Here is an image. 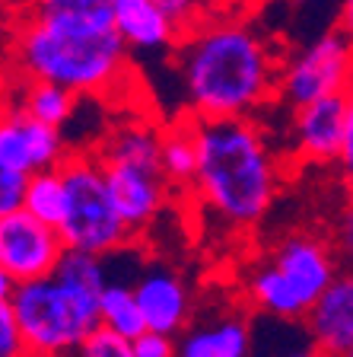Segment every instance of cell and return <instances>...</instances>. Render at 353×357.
Returning <instances> with one entry per match:
<instances>
[{
    "label": "cell",
    "instance_id": "7c38bea8",
    "mask_svg": "<svg viewBox=\"0 0 353 357\" xmlns=\"http://www.w3.org/2000/svg\"><path fill=\"white\" fill-rule=\"evenodd\" d=\"M134 290H137L140 310L147 328L166 335H182L191 326L194 303H191V287L169 265H147L143 271H137L134 278Z\"/></svg>",
    "mask_w": 353,
    "mask_h": 357
},
{
    "label": "cell",
    "instance_id": "cb8c5ba5",
    "mask_svg": "<svg viewBox=\"0 0 353 357\" xmlns=\"http://www.w3.org/2000/svg\"><path fill=\"white\" fill-rule=\"evenodd\" d=\"M26 185H29V172H19V169H10V166H0V214L22 211Z\"/></svg>",
    "mask_w": 353,
    "mask_h": 357
},
{
    "label": "cell",
    "instance_id": "3957f363",
    "mask_svg": "<svg viewBox=\"0 0 353 357\" xmlns=\"http://www.w3.org/2000/svg\"><path fill=\"white\" fill-rule=\"evenodd\" d=\"M194 198L229 230H255L280 192V160L265 128L255 119H194Z\"/></svg>",
    "mask_w": 353,
    "mask_h": 357
},
{
    "label": "cell",
    "instance_id": "52a82bcc",
    "mask_svg": "<svg viewBox=\"0 0 353 357\" xmlns=\"http://www.w3.org/2000/svg\"><path fill=\"white\" fill-rule=\"evenodd\" d=\"M67 182V214L61 220V236L67 249L111 255L131 243V227L115 204L109 176L96 150H74L61 163Z\"/></svg>",
    "mask_w": 353,
    "mask_h": 357
},
{
    "label": "cell",
    "instance_id": "9a60e30c",
    "mask_svg": "<svg viewBox=\"0 0 353 357\" xmlns=\"http://www.w3.org/2000/svg\"><path fill=\"white\" fill-rule=\"evenodd\" d=\"M255 328L245 312H217L178 335V357H251Z\"/></svg>",
    "mask_w": 353,
    "mask_h": 357
},
{
    "label": "cell",
    "instance_id": "e0dca14e",
    "mask_svg": "<svg viewBox=\"0 0 353 357\" xmlns=\"http://www.w3.org/2000/svg\"><path fill=\"white\" fill-rule=\"evenodd\" d=\"M162 172L175 188H191L198 176V131L194 115L185 112L178 121L162 128Z\"/></svg>",
    "mask_w": 353,
    "mask_h": 357
},
{
    "label": "cell",
    "instance_id": "8992f818",
    "mask_svg": "<svg viewBox=\"0 0 353 357\" xmlns=\"http://www.w3.org/2000/svg\"><path fill=\"white\" fill-rule=\"evenodd\" d=\"M7 300L19 319L29 357H74L77 348L102 326L99 297L67 287L54 275L16 284Z\"/></svg>",
    "mask_w": 353,
    "mask_h": 357
},
{
    "label": "cell",
    "instance_id": "4316f807",
    "mask_svg": "<svg viewBox=\"0 0 353 357\" xmlns=\"http://www.w3.org/2000/svg\"><path fill=\"white\" fill-rule=\"evenodd\" d=\"M344 105H347V125H344V147H340L338 166H340L344 176H350L353 172V83H350V89L344 93Z\"/></svg>",
    "mask_w": 353,
    "mask_h": 357
},
{
    "label": "cell",
    "instance_id": "44dd1931",
    "mask_svg": "<svg viewBox=\"0 0 353 357\" xmlns=\"http://www.w3.org/2000/svg\"><path fill=\"white\" fill-rule=\"evenodd\" d=\"M166 13L178 22V29L191 32L198 26L210 20H220V16H229V13H239V7H245L249 0H159Z\"/></svg>",
    "mask_w": 353,
    "mask_h": 357
},
{
    "label": "cell",
    "instance_id": "f1b7e54d",
    "mask_svg": "<svg viewBox=\"0 0 353 357\" xmlns=\"http://www.w3.org/2000/svg\"><path fill=\"white\" fill-rule=\"evenodd\" d=\"M338 26L353 42V0H338Z\"/></svg>",
    "mask_w": 353,
    "mask_h": 357
},
{
    "label": "cell",
    "instance_id": "1f68e13d",
    "mask_svg": "<svg viewBox=\"0 0 353 357\" xmlns=\"http://www.w3.org/2000/svg\"><path fill=\"white\" fill-rule=\"evenodd\" d=\"M42 0H10V10H22V7H36Z\"/></svg>",
    "mask_w": 353,
    "mask_h": 357
},
{
    "label": "cell",
    "instance_id": "f546056e",
    "mask_svg": "<svg viewBox=\"0 0 353 357\" xmlns=\"http://www.w3.org/2000/svg\"><path fill=\"white\" fill-rule=\"evenodd\" d=\"M274 357H328V354H322V351H318L315 344L309 342V348H290V351H283V354H274Z\"/></svg>",
    "mask_w": 353,
    "mask_h": 357
},
{
    "label": "cell",
    "instance_id": "5bb4252c",
    "mask_svg": "<svg viewBox=\"0 0 353 357\" xmlns=\"http://www.w3.org/2000/svg\"><path fill=\"white\" fill-rule=\"evenodd\" d=\"M111 22L131 52H175L182 42L178 22L159 0H111Z\"/></svg>",
    "mask_w": 353,
    "mask_h": 357
},
{
    "label": "cell",
    "instance_id": "6da1fadb",
    "mask_svg": "<svg viewBox=\"0 0 353 357\" xmlns=\"http://www.w3.org/2000/svg\"><path fill=\"white\" fill-rule=\"evenodd\" d=\"M277 48L242 13L210 20L175 45L185 105L194 119H251L277 102Z\"/></svg>",
    "mask_w": 353,
    "mask_h": 357
},
{
    "label": "cell",
    "instance_id": "9c48e42d",
    "mask_svg": "<svg viewBox=\"0 0 353 357\" xmlns=\"http://www.w3.org/2000/svg\"><path fill=\"white\" fill-rule=\"evenodd\" d=\"M64 252L67 243L58 227L32 217L29 211L0 214V275L13 284L52 278Z\"/></svg>",
    "mask_w": 353,
    "mask_h": 357
},
{
    "label": "cell",
    "instance_id": "d6986e66",
    "mask_svg": "<svg viewBox=\"0 0 353 357\" xmlns=\"http://www.w3.org/2000/svg\"><path fill=\"white\" fill-rule=\"evenodd\" d=\"M22 211H29L32 217L52 223V227H61L67 214V182L61 166L32 172L29 185H26V198H22Z\"/></svg>",
    "mask_w": 353,
    "mask_h": 357
},
{
    "label": "cell",
    "instance_id": "836d02e7",
    "mask_svg": "<svg viewBox=\"0 0 353 357\" xmlns=\"http://www.w3.org/2000/svg\"><path fill=\"white\" fill-rule=\"evenodd\" d=\"M249 3H258V0H249Z\"/></svg>",
    "mask_w": 353,
    "mask_h": 357
},
{
    "label": "cell",
    "instance_id": "d4e9b609",
    "mask_svg": "<svg viewBox=\"0 0 353 357\" xmlns=\"http://www.w3.org/2000/svg\"><path fill=\"white\" fill-rule=\"evenodd\" d=\"M134 354L137 357H178V338L166 332L147 328L143 335L134 338Z\"/></svg>",
    "mask_w": 353,
    "mask_h": 357
},
{
    "label": "cell",
    "instance_id": "277c9868",
    "mask_svg": "<svg viewBox=\"0 0 353 357\" xmlns=\"http://www.w3.org/2000/svg\"><path fill=\"white\" fill-rule=\"evenodd\" d=\"M340 275L338 243L322 233L296 230L255 259L242 275V294L267 319L299 322Z\"/></svg>",
    "mask_w": 353,
    "mask_h": 357
},
{
    "label": "cell",
    "instance_id": "4fadbf2b",
    "mask_svg": "<svg viewBox=\"0 0 353 357\" xmlns=\"http://www.w3.org/2000/svg\"><path fill=\"white\" fill-rule=\"evenodd\" d=\"M309 342L322 354L340 357L353 344V268L340 271L306 316Z\"/></svg>",
    "mask_w": 353,
    "mask_h": 357
},
{
    "label": "cell",
    "instance_id": "ac0fdd59",
    "mask_svg": "<svg viewBox=\"0 0 353 357\" xmlns=\"http://www.w3.org/2000/svg\"><path fill=\"white\" fill-rule=\"evenodd\" d=\"M99 319H102V328H109L115 335H125L131 342L137 335L147 332V319H143V310H140L134 281L109 278L102 297H99Z\"/></svg>",
    "mask_w": 353,
    "mask_h": 357
},
{
    "label": "cell",
    "instance_id": "2e32d148",
    "mask_svg": "<svg viewBox=\"0 0 353 357\" xmlns=\"http://www.w3.org/2000/svg\"><path fill=\"white\" fill-rule=\"evenodd\" d=\"M10 93H13V99L7 102V109H19L54 128H64L70 121V115L77 112V102H80V93L61 86V83L32 80V77H16V74L10 80Z\"/></svg>",
    "mask_w": 353,
    "mask_h": 357
},
{
    "label": "cell",
    "instance_id": "484cf974",
    "mask_svg": "<svg viewBox=\"0 0 353 357\" xmlns=\"http://www.w3.org/2000/svg\"><path fill=\"white\" fill-rule=\"evenodd\" d=\"M45 7L67 10V13L96 16V20H111V0H42Z\"/></svg>",
    "mask_w": 353,
    "mask_h": 357
},
{
    "label": "cell",
    "instance_id": "5b68a950",
    "mask_svg": "<svg viewBox=\"0 0 353 357\" xmlns=\"http://www.w3.org/2000/svg\"><path fill=\"white\" fill-rule=\"evenodd\" d=\"M96 153L131 233L137 236L153 227V220L166 211L172 188L162 172V128H153L150 121H121Z\"/></svg>",
    "mask_w": 353,
    "mask_h": 357
},
{
    "label": "cell",
    "instance_id": "603a6c76",
    "mask_svg": "<svg viewBox=\"0 0 353 357\" xmlns=\"http://www.w3.org/2000/svg\"><path fill=\"white\" fill-rule=\"evenodd\" d=\"M0 357H29L19 319H16L13 303L7 297L0 300Z\"/></svg>",
    "mask_w": 353,
    "mask_h": 357
},
{
    "label": "cell",
    "instance_id": "8fae6325",
    "mask_svg": "<svg viewBox=\"0 0 353 357\" xmlns=\"http://www.w3.org/2000/svg\"><path fill=\"white\" fill-rule=\"evenodd\" d=\"M290 112H293L290 137H293L296 160L312 166L338 163L340 147H344V125H347L344 96H324Z\"/></svg>",
    "mask_w": 353,
    "mask_h": 357
},
{
    "label": "cell",
    "instance_id": "7402d4cb",
    "mask_svg": "<svg viewBox=\"0 0 353 357\" xmlns=\"http://www.w3.org/2000/svg\"><path fill=\"white\" fill-rule=\"evenodd\" d=\"M74 357H137L134 354V342L125 335H115L109 328L99 326L96 332L89 335L86 342L77 348Z\"/></svg>",
    "mask_w": 353,
    "mask_h": 357
},
{
    "label": "cell",
    "instance_id": "ffe728a7",
    "mask_svg": "<svg viewBox=\"0 0 353 357\" xmlns=\"http://www.w3.org/2000/svg\"><path fill=\"white\" fill-rule=\"evenodd\" d=\"M54 278H61L67 287L80 290V294L102 297L105 284H109V261H105V255H96V252L67 249L58 271H54Z\"/></svg>",
    "mask_w": 353,
    "mask_h": 357
},
{
    "label": "cell",
    "instance_id": "ba28073f",
    "mask_svg": "<svg viewBox=\"0 0 353 357\" xmlns=\"http://www.w3.org/2000/svg\"><path fill=\"white\" fill-rule=\"evenodd\" d=\"M353 83V42L340 26L315 32L280 61L277 102L299 109L324 96H344Z\"/></svg>",
    "mask_w": 353,
    "mask_h": 357
},
{
    "label": "cell",
    "instance_id": "7a4b0ae2",
    "mask_svg": "<svg viewBox=\"0 0 353 357\" xmlns=\"http://www.w3.org/2000/svg\"><path fill=\"white\" fill-rule=\"evenodd\" d=\"M10 67L16 77L52 80L80 96H105L125 83L127 42L111 20L36 3L13 10Z\"/></svg>",
    "mask_w": 353,
    "mask_h": 357
},
{
    "label": "cell",
    "instance_id": "83f0119b",
    "mask_svg": "<svg viewBox=\"0 0 353 357\" xmlns=\"http://www.w3.org/2000/svg\"><path fill=\"white\" fill-rule=\"evenodd\" d=\"M334 243H338V252L344 261H350L353 268V208L347 204V211L338 217V227H334Z\"/></svg>",
    "mask_w": 353,
    "mask_h": 357
},
{
    "label": "cell",
    "instance_id": "d6a6232c",
    "mask_svg": "<svg viewBox=\"0 0 353 357\" xmlns=\"http://www.w3.org/2000/svg\"><path fill=\"white\" fill-rule=\"evenodd\" d=\"M340 357H353V344H350V348H347V351H344V354H340Z\"/></svg>",
    "mask_w": 353,
    "mask_h": 357
},
{
    "label": "cell",
    "instance_id": "30bf717a",
    "mask_svg": "<svg viewBox=\"0 0 353 357\" xmlns=\"http://www.w3.org/2000/svg\"><path fill=\"white\" fill-rule=\"evenodd\" d=\"M67 160V144L61 128L45 125L19 109L3 112L0 125V166L19 172H38L54 169Z\"/></svg>",
    "mask_w": 353,
    "mask_h": 357
},
{
    "label": "cell",
    "instance_id": "4dcf8cb0",
    "mask_svg": "<svg viewBox=\"0 0 353 357\" xmlns=\"http://www.w3.org/2000/svg\"><path fill=\"white\" fill-rule=\"evenodd\" d=\"M344 192H347V204L353 208V172L350 176H344Z\"/></svg>",
    "mask_w": 353,
    "mask_h": 357
}]
</instances>
